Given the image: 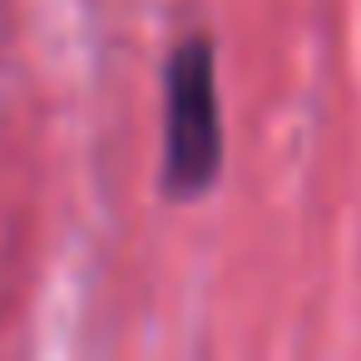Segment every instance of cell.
I'll return each instance as SVG.
<instances>
[{"instance_id": "6da1fadb", "label": "cell", "mask_w": 361, "mask_h": 361, "mask_svg": "<svg viewBox=\"0 0 361 361\" xmlns=\"http://www.w3.org/2000/svg\"><path fill=\"white\" fill-rule=\"evenodd\" d=\"M223 169V104L218 60L203 35L183 40L164 65V193L193 203Z\"/></svg>"}]
</instances>
